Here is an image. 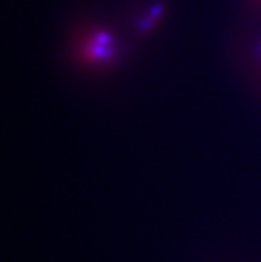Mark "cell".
Returning a JSON list of instances; mask_svg holds the SVG:
<instances>
[{"mask_svg":"<svg viewBox=\"0 0 261 262\" xmlns=\"http://www.w3.org/2000/svg\"><path fill=\"white\" fill-rule=\"evenodd\" d=\"M119 47L115 37L107 30L96 28L86 32L75 43L73 55L77 63L88 68H106L115 63Z\"/></svg>","mask_w":261,"mask_h":262,"instance_id":"6da1fadb","label":"cell"}]
</instances>
